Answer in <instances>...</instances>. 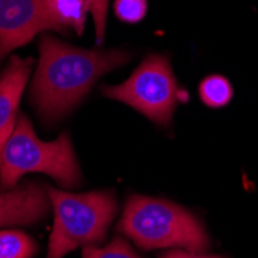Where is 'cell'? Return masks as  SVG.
Instances as JSON below:
<instances>
[{"label":"cell","instance_id":"6da1fadb","mask_svg":"<svg viewBox=\"0 0 258 258\" xmlns=\"http://www.w3.org/2000/svg\"><path fill=\"white\" fill-rule=\"evenodd\" d=\"M39 54L30 96L46 121H56L70 113L101 76L130 59V54L121 50H84L53 36L40 39Z\"/></svg>","mask_w":258,"mask_h":258},{"label":"cell","instance_id":"7a4b0ae2","mask_svg":"<svg viewBox=\"0 0 258 258\" xmlns=\"http://www.w3.org/2000/svg\"><path fill=\"white\" fill-rule=\"evenodd\" d=\"M33 172L50 175L63 187L81 184V170L67 133L54 141H42L25 114H19L16 128L0 152V185L13 189L19 179Z\"/></svg>","mask_w":258,"mask_h":258},{"label":"cell","instance_id":"3957f363","mask_svg":"<svg viewBox=\"0 0 258 258\" xmlns=\"http://www.w3.org/2000/svg\"><path fill=\"white\" fill-rule=\"evenodd\" d=\"M118 229L143 249L184 247L204 252L209 246L201 223L182 207L164 200L130 197Z\"/></svg>","mask_w":258,"mask_h":258},{"label":"cell","instance_id":"277c9868","mask_svg":"<svg viewBox=\"0 0 258 258\" xmlns=\"http://www.w3.org/2000/svg\"><path fill=\"white\" fill-rule=\"evenodd\" d=\"M46 189L54 212L46 258H63L79 246H96L105 240L118 210L113 192L68 194L53 187Z\"/></svg>","mask_w":258,"mask_h":258},{"label":"cell","instance_id":"5b68a950","mask_svg":"<svg viewBox=\"0 0 258 258\" xmlns=\"http://www.w3.org/2000/svg\"><path fill=\"white\" fill-rule=\"evenodd\" d=\"M104 95L141 111L159 125H167L175 111L179 90L167 57L153 54L143 60L121 85L104 87Z\"/></svg>","mask_w":258,"mask_h":258},{"label":"cell","instance_id":"8992f818","mask_svg":"<svg viewBox=\"0 0 258 258\" xmlns=\"http://www.w3.org/2000/svg\"><path fill=\"white\" fill-rule=\"evenodd\" d=\"M48 30L45 0H0V48L4 54Z\"/></svg>","mask_w":258,"mask_h":258},{"label":"cell","instance_id":"52a82bcc","mask_svg":"<svg viewBox=\"0 0 258 258\" xmlns=\"http://www.w3.org/2000/svg\"><path fill=\"white\" fill-rule=\"evenodd\" d=\"M50 207L48 189L37 182L0 192V227L34 224L46 217Z\"/></svg>","mask_w":258,"mask_h":258},{"label":"cell","instance_id":"ba28073f","mask_svg":"<svg viewBox=\"0 0 258 258\" xmlns=\"http://www.w3.org/2000/svg\"><path fill=\"white\" fill-rule=\"evenodd\" d=\"M33 60L13 56L0 76V152L13 135L19 119V102L31 75Z\"/></svg>","mask_w":258,"mask_h":258},{"label":"cell","instance_id":"9c48e42d","mask_svg":"<svg viewBox=\"0 0 258 258\" xmlns=\"http://www.w3.org/2000/svg\"><path fill=\"white\" fill-rule=\"evenodd\" d=\"M45 11L50 31L63 34L76 31V34H82L90 4L88 0H45Z\"/></svg>","mask_w":258,"mask_h":258},{"label":"cell","instance_id":"30bf717a","mask_svg":"<svg viewBox=\"0 0 258 258\" xmlns=\"http://www.w3.org/2000/svg\"><path fill=\"white\" fill-rule=\"evenodd\" d=\"M37 252L34 240L20 230H0V258H33Z\"/></svg>","mask_w":258,"mask_h":258},{"label":"cell","instance_id":"8fae6325","mask_svg":"<svg viewBox=\"0 0 258 258\" xmlns=\"http://www.w3.org/2000/svg\"><path fill=\"white\" fill-rule=\"evenodd\" d=\"M233 88L227 78L221 75H212L207 76L200 84V98L201 101L212 108H220L227 105L232 101Z\"/></svg>","mask_w":258,"mask_h":258},{"label":"cell","instance_id":"7c38bea8","mask_svg":"<svg viewBox=\"0 0 258 258\" xmlns=\"http://www.w3.org/2000/svg\"><path fill=\"white\" fill-rule=\"evenodd\" d=\"M82 258H141L122 238H114L105 247L85 246Z\"/></svg>","mask_w":258,"mask_h":258},{"label":"cell","instance_id":"4fadbf2b","mask_svg":"<svg viewBox=\"0 0 258 258\" xmlns=\"http://www.w3.org/2000/svg\"><path fill=\"white\" fill-rule=\"evenodd\" d=\"M114 13L122 22L138 23L147 14V0H114Z\"/></svg>","mask_w":258,"mask_h":258},{"label":"cell","instance_id":"5bb4252c","mask_svg":"<svg viewBox=\"0 0 258 258\" xmlns=\"http://www.w3.org/2000/svg\"><path fill=\"white\" fill-rule=\"evenodd\" d=\"M90 13L95 20V30H96V42L101 43L105 34V22H107V8L108 0H88Z\"/></svg>","mask_w":258,"mask_h":258},{"label":"cell","instance_id":"9a60e30c","mask_svg":"<svg viewBox=\"0 0 258 258\" xmlns=\"http://www.w3.org/2000/svg\"><path fill=\"white\" fill-rule=\"evenodd\" d=\"M161 258H221V256H210V255H201V253L184 252V250H170L161 255Z\"/></svg>","mask_w":258,"mask_h":258},{"label":"cell","instance_id":"2e32d148","mask_svg":"<svg viewBox=\"0 0 258 258\" xmlns=\"http://www.w3.org/2000/svg\"><path fill=\"white\" fill-rule=\"evenodd\" d=\"M2 54H4V53H2V48H0V56H2Z\"/></svg>","mask_w":258,"mask_h":258}]
</instances>
